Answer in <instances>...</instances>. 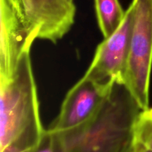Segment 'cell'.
Masks as SVG:
<instances>
[{
	"instance_id": "3",
	"label": "cell",
	"mask_w": 152,
	"mask_h": 152,
	"mask_svg": "<svg viewBox=\"0 0 152 152\" xmlns=\"http://www.w3.org/2000/svg\"><path fill=\"white\" fill-rule=\"evenodd\" d=\"M133 22L123 84L141 110L149 108L152 66V0H133Z\"/></svg>"
},
{
	"instance_id": "6",
	"label": "cell",
	"mask_w": 152,
	"mask_h": 152,
	"mask_svg": "<svg viewBox=\"0 0 152 152\" xmlns=\"http://www.w3.org/2000/svg\"><path fill=\"white\" fill-rule=\"evenodd\" d=\"M114 84H100L83 76L68 91L59 114L48 130L63 132L88 120L102 106Z\"/></svg>"
},
{
	"instance_id": "9",
	"label": "cell",
	"mask_w": 152,
	"mask_h": 152,
	"mask_svg": "<svg viewBox=\"0 0 152 152\" xmlns=\"http://www.w3.org/2000/svg\"><path fill=\"white\" fill-rule=\"evenodd\" d=\"M31 152H65L57 134L46 129L38 145Z\"/></svg>"
},
{
	"instance_id": "5",
	"label": "cell",
	"mask_w": 152,
	"mask_h": 152,
	"mask_svg": "<svg viewBox=\"0 0 152 152\" xmlns=\"http://www.w3.org/2000/svg\"><path fill=\"white\" fill-rule=\"evenodd\" d=\"M133 22V9L129 5L117 30L98 45L84 77L100 84H123L129 56Z\"/></svg>"
},
{
	"instance_id": "4",
	"label": "cell",
	"mask_w": 152,
	"mask_h": 152,
	"mask_svg": "<svg viewBox=\"0 0 152 152\" xmlns=\"http://www.w3.org/2000/svg\"><path fill=\"white\" fill-rule=\"evenodd\" d=\"M23 22L35 39L56 43L72 27L76 7L68 0H0Z\"/></svg>"
},
{
	"instance_id": "8",
	"label": "cell",
	"mask_w": 152,
	"mask_h": 152,
	"mask_svg": "<svg viewBox=\"0 0 152 152\" xmlns=\"http://www.w3.org/2000/svg\"><path fill=\"white\" fill-rule=\"evenodd\" d=\"M130 152H152V108L142 110L135 121Z\"/></svg>"
},
{
	"instance_id": "1",
	"label": "cell",
	"mask_w": 152,
	"mask_h": 152,
	"mask_svg": "<svg viewBox=\"0 0 152 152\" xmlns=\"http://www.w3.org/2000/svg\"><path fill=\"white\" fill-rule=\"evenodd\" d=\"M45 131L28 51L8 77L0 78V151L31 152Z\"/></svg>"
},
{
	"instance_id": "7",
	"label": "cell",
	"mask_w": 152,
	"mask_h": 152,
	"mask_svg": "<svg viewBox=\"0 0 152 152\" xmlns=\"http://www.w3.org/2000/svg\"><path fill=\"white\" fill-rule=\"evenodd\" d=\"M98 25L104 38L109 37L123 22L126 10L119 0H94Z\"/></svg>"
},
{
	"instance_id": "10",
	"label": "cell",
	"mask_w": 152,
	"mask_h": 152,
	"mask_svg": "<svg viewBox=\"0 0 152 152\" xmlns=\"http://www.w3.org/2000/svg\"><path fill=\"white\" fill-rule=\"evenodd\" d=\"M69 1H71V2H74V0H68Z\"/></svg>"
},
{
	"instance_id": "2",
	"label": "cell",
	"mask_w": 152,
	"mask_h": 152,
	"mask_svg": "<svg viewBox=\"0 0 152 152\" xmlns=\"http://www.w3.org/2000/svg\"><path fill=\"white\" fill-rule=\"evenodd\" d=\"M141 111L126 86L115 82L93 117L77 127L54 133L65 152H130L134 125Z\"/></svg>"
}]
</instances>
